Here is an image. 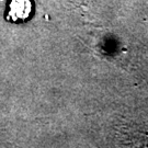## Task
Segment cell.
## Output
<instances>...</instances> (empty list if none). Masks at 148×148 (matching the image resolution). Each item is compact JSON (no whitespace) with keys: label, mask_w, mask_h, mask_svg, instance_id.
Returning <instances> with one entry per match:
<instances>
[{"label":"cell","mask_w":148,"mask_h":148,"mask_svg":"<svg viewBox=\"0 0 148 148\" xmlns=\"http://www.w3.org/2000/svg\"><path fill=\"white\" fill-rule=\"evenodd\" d=\"M31 10L32 3L30 0H11L8 20L13 22L24 21L30 16Z\"/></svg>","instance_id":"6da1fadb"}]
</instances>
